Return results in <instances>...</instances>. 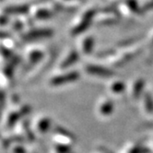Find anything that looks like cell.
<instances>
[{"label": "cell", "mask_w": 153, "mask_h": 153, "mask_svg": "<svg viewBox=\"0 0 153 153\" xmlns=\"http://www.w3.org/2000/svg\"><path fill=\"white\" fill-rule=\"evenodd\" d=\"M152 42H153V40H152Z\"/></svg>", "instance_id": "17"}, {"label": "cell", "mask_w": 153, "mask_h": 153, "mask_svg": "<svg viewBox=\"0 0 153 153\" xmlns=\"http://www.w3.org/2000/svg\"><path fill=\"white\" fill-rule=\"evenodd\" d=\"M94 46V39L91 37L86 38L83 42V51L86 53H90L93 50Z\"/></svg>", "instance_id": "9"}, {"label": "cell", "mask_w": 153, "mask_h": 153, "mask_svg": "<svg viewBox=\"0 0 153 153\" xmlns=\"http://www.w3.org/2000/svg\"><path fill=\"white\" fill-rule=\"evenodd\" d=\"M4 1V0H0V3H1V2H3Z\"/></svg>", "instance_id": "15"}, {"label": "cell", "mask_w": 153, "mask_h": 153, "mask_svg": "<svg viewBox=\"0 0 153 153\" xmlns=\"http://www.w3.org/2000/svg\"><path fill=\"white\" fill-rule=\"evenodd\" d=\"M68 1H70V0H68Z\"/></svg>", "instance_id": "16"}, {"label": "cell", "mask_w": 153, "mask_h": 153, "mask_svg": "<svg viewBox=\"0 0 153 153\" xmlns=\"http://www.w3.org/2000/svg\"><path fill=\"white\" fill-rule=\"evenodd\" d=\"M86 70L89 74L98 76H110L114 75L113 71L102 67H99V65H88L86 68Z\"/></svg>", "instance_id": "4"}, {"label": "cell", "mask_w": 153, "mask_h": 153, "mask_svg": "<svg viewBox=\"0 0 153 153\" xmlns=\"http://www.w3.org/2000/svg\"><path fill=\"white\" fill-rule=\"evenodd\" d=\"M145 85V81H143L142 79H139L137 81H136L135 85H134V88H133V97L137 98V96L140 95V92L143 89V87Z\"/></svg>", "instance_id": "10"}, {"label": "cell", "mask_w": 153, "mask_h": 153, "mask_svg": "<svg viewBox=\"0 0 153 153\" xmlns=\"http://www.w3.org/2000/svg\"><path fill=\"white\" fill-rule=\"evenodd\" d=\"M52 15L53 14L49 9L42 7H37L33 12V17L37 19H46L51 18Z\"/></svg>", "instance_id": "7"}, {"label": "cell", "mask_w": 153, "mask_h": 153, "mask_svg": "<svg viewBox=\"0 0 153 153\" xmlns=\"http://www.w3.org/2000/svg\"><path fill=\"white\" fill-rule=\"evenodd\" d=\"M114 111V103L110 100H104L100 107H99V113L102 116H109Z\"/></svg>", "instance_id": "5"}, {"label": "cell", "mask_w": 153, "mask_h": 153, "mask_svg": "<svg viewBox=\"0 0 153 153\" xmlns=\"http://www.w3.org/2000/svg\"><path fill=\"white\" fill-rule=\"evenodd\" d=\"M53 34V31L49 29H42L32 30L27 35L29 39H36V38H43V37H49Z\"/></svg>", "instance_id": "6"}, {"label": "cell", "mask_w": 153, "mask_h": 153, "mask_svg": "<svg viewBox=\"0 0 153 153\" xmlns=\"http://www.w3.org/2000/svg\"><path fill=\"white\" fill-rule=\"evenodd\" d=\"M149 9H153V0H151L150 2H149L144 7V10H149Z\"/></svg>", "instance_id": "14"}, {"label": "cell", "mask_w": 153, "mask_h": 153, "mask_svg": "<svg viewBox=\"0 0 153 153\" xmlns=\"http://www.w3.org/2000/svg\"><path fill=\"white\" fill-rule=\"evenodd\" d=\"M146 112L147 113H152L153 112V100L150 96H146Z\"/></svg>", "instance_id": "12"}, {"label": "cell", "mask_w": 153, "mask_h": 153, "mask_svg": "<svg viewBox=\"0 0 153 153\" xmlns=\"http://www.w3.org/2000/svg\"><path fill=\"white\" fill-rule=\"evenodd\" d=\"M125 89H126L125 84L120 81H115L111 86V91L114 94H121L122 92H124Z\"/></svg>", "instance_id": "8"}, {"label": "cell", "mask_w": 153, "mask_h": 153, "mask_svg": "<svg viewBox=\"0 0 153 153\" xmlns=\"http://www.w3.org/2000/svg\"><path fill=\"white\" fill-rule=\"evenodd\" d=\"M94 15H95V10H93V9H91V10H89V11H87L82 16L80 22L72 30V33L74 35H76V34H79V33H80V32L86 30L87 29H88Z\"/></svg>", "instance_id": "1"}, {"label": "cell", "mask_w": 153, "mask_h": 153, "mask_svg": "<svg viewBox=\"0 0 153 153\" xmlns=\"http://www.w3.org/2000/svg\"><path fill=\"white\" fill-rule=\"evenodd\" d=\"M29 8L27 4L10 5L3 8V13L6 15H22L29 11Z\"/></svg>", "instance_id": "3"}, {"label": "cell", "mask_w": 153, "mask_h": 153, "mask_svg": "<svg viewBox=\"0 0 153 153\" xmlns=\"http://www.w3.org/2000/svg\"><path fill=\"white\" fill-rule=\"evenodd\" d=\"M127 6L133 12L135 13L138 12V7H137V3L136 0H127Z\"/></svg>", "instance_id": "13"}, {"label": "cell", "mask_w": 153, "mask_h": 153, "mask_svg": "<svg viewBox=\"0 0 153 153\" xmlns=\"http://www.w3.org/2000/svg\"><path fill=\"white\" fill-rule=\"evenodd\" d=\"M79 73L70 72V73H68L65 75H61V76H56V78H53L50 81V84L53 85V86H60L62 84L74 82L76 79H79Z\"/></svg>", "instance_id": "2"}, {"label": "cell", "mask_w": 153, "mask_h": 153, "mask_svg": "<svg viewBox=\"0 0 153 153\" xmlns=\"http://www.w3.org/2000/svg\"><path fill=\"white\" fill-rule=\"evenodd\" d=\"M78 59H79V54L76 53V52H72L70 53V56H68V57L65 60L63 67L64 68H67V67H68L69 65H72L74 62H76Z\"/></svg>", "instance_id": "11"}]
</instances>
